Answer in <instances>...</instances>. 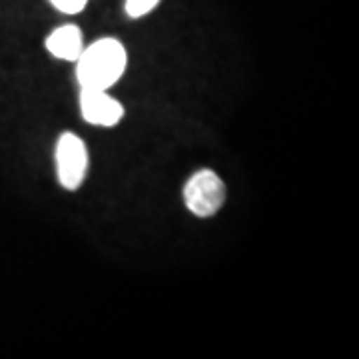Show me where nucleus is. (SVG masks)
Here are the masks:
<instances>
[{
	"label": "nucleus",
	"mask_w": 359,
	"mask_h": 359,
	"mask_svg": "<svg viewBox=\"0 0 359 359\" xmlns=\"http://www.w3.org/2000/svg\"><path fill=\"white\" fill-rule=\"evenodd\" d=\"M158 4H160V0H126V14L130 18H140V16L152 13Z\"/></svg>",
	"instance_id": "6"
},
{
	"label": "nucleus",
	"mask_w": 359,
	"mask_h": 359,
	"mask_svg": "<svg viewBox=\"0 0 359 359\" xmlns=\"http://www.w3.org/2000/svg\"><path fill=\"white\" fill-rule=\"evenodd\" d=\"M46 50L50 52L54 58L76 62L78 56L84 50V40H82L80 28L74 25H66L56 28L50 36L46 39Z\"/></svg>",
	"instance_id": "5"
},
{
	"label": "nucleus",
	"mask_w": 359,
	"mask_h": 359,
	"mask_svg": "<svg viewBox=\"0 0 359 359\" xmlns=\"http://www.w3.org/2000/svg\"><path fill=\"white\" fill-rule=\"evenodd\" d=\"M186 208L198 218H210L218 214L226 202V184L212 170H200L190 176L184 186Z\"/></svg>",
	"instance_id": "2"
},
{
	"label": "nucleus",
	"mask_w": 359,
	"mask_h": 359,
	"mask_svg": "<svg viewBox=\"0 0 359 359\" xmlns=\"http://www.w3.org/2000/svg\"><path fill=\"white\" fill-rule=\"evenodd\" d=\"M126 65L128 56L120 40H96L78 56L76 76L80 88L108 90L122 78Z\"/></svg>",
	"instance_id": "1"
},
{
	"label": "nucleus",
	"mask_w": 359,
	"mask_h": 359,
	"mask_svg": "<svg viewBox=\"0 0 359 359\" xmlns=\"http://www.w3.org/2000/svg\"><path fill=\"white\" fill-rule=\"evenodd\" d=\"M88 168V152L76 134L66 132L56 144V172L58 182L66 190H78Z\"/></svg>",
	"instance_id": "3"
},
{
	"label": "nucleus",
	"mask_w": 359,
	"mask_h": 359,
	"mask_svg": "<svg viewBox=\"0 0 359 359\" xmlns=\"http://www.w3.org/2000/svg\"><path fill=\"white\" fill-rule=\"evenodd\" d=\"M52 4L65 14H78L80 11H84L88 0H50Z\"/></svg>",
	"instance_id": "7"
},
{
	"label": "nucleus",
	"mask_w": 359,
	"mask_h": 359,
	"mask_svg": "<svg viewBox=\"0 0 359 359\" xmlns=\"http://www.w3.org/2000/svg\"><path fill=\"white\" fill-rule=\"evenodd\" d=\"M80 110H82V118L88 124L102 128H112L124 116V106L116 98L108 96L106 90L82 88Z\"/></svg>",
	"instance_id": "4"
}]
</instances>
